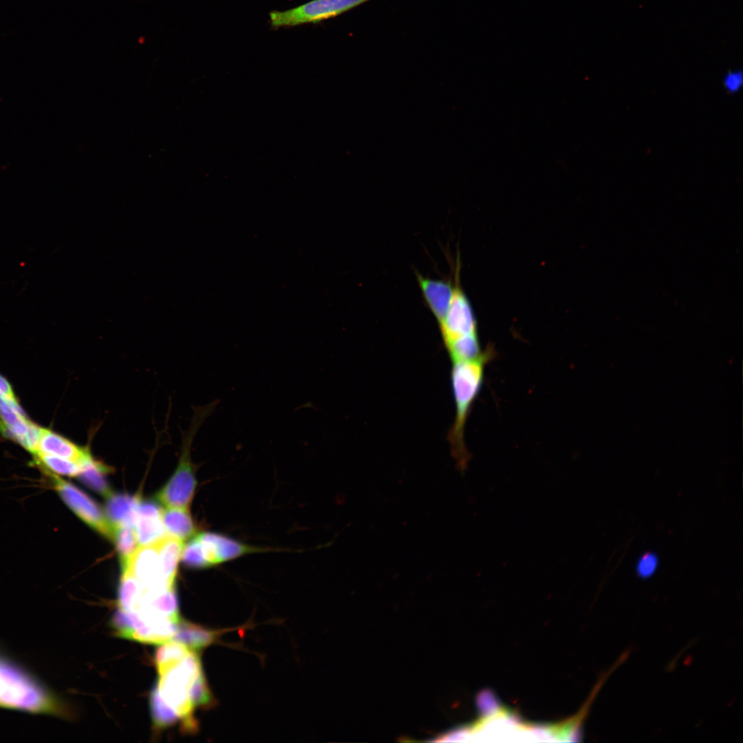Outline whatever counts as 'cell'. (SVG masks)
Wrapping results in <instances>:
<instances>
[{
  "instance_id": "1",
  "label": "cell",
  "mask_w": 743,
  "mask_h": 743,
  "mask_svg": "<svg viewBox=\"0 0 743 743\" xmlns=\"http://www.w3.org/2000/svg\"><path fill=\"white\" fill-rule=\"evenodd\" d=\"M155 664L158 680L154 689L177 715L186 731L196 729L193 711L196 707L208 704L211 694L196 652L175 640L155 652Z\"/></svg>"
},
{
  "instance_id": "2",
  "label": "cell",
  "mask_w": 743,
  "mask_h": 743,
  "mask_svg": "<svg viewBox=\"0 0 743 743\" xmlns=\"http://www.w3.org/2000/svg\"><path fill=\"white\" fill-rule=\"evenodd\" d=\"M493 349L488 347L474 359L453 362L451 376L455 417L448 440L453 456L461 465L467 462L469 457L464 438V427L482 385L485 366L493 357Z\"/></svg>"
},
{
  "instance_id": "3",
  "label": "cell",
  "mask_w": 743,
  "mask_h": 743,
  "mask_svg": "<svg viewBox=\"0 0 743 743\" xmlns=\"http://www.w3.org/2000/svg\"><path fill=\"white\" fill-rule=\"evenodd\" d=\"M219 402V400L217 399L194 408L189 427L183 434L181 455L177 468L156 495L158 502L166 507L190 508L197 485L195 475L197 466L191 459L193 442L201 426L214 413Z\"/></svg>"
},
{
  "instance_id": "4",
  "label": "cell",
  "mask_w": 743,
  "mask_h": 743,
  "mask_svg": "<svg viewBox=\"0 0 743 743\" xmlns=\"http://www.w3.org/2000/svg\"><path fill=\"white\" fill-rule=\"evenodd\" d=\"M0 707L61 713L59 703L27 672L0 657Z\"/></svg>"
},
{
  "instance_id": "5",
  "label": "cell",
  "mask_w": 743,
  "mask_h": 743,
  "mask_svg": "<svg viewBox=\"0 0 743 743\" xmlns=\"http://www.w3.org/2000/svg\"><path fill=\"white\" fill-rule=\"evenodd\" d=\"M270 551V548L252 546L225 534L204 531L196 533L184 544L181 561L188 568H211L252 554Z\"/></svg>"
},
{
  "instance_id": "6",
  "label": "cell",
  "mask_w": 743,
  "mask_h": 743,
  "mask_svg": "<svg viewBox=\"0 0 743 743\" xmlns=\"http://www.w3.org/2000/svg\"><path fill=\"white\" fill-rule=\"evenodd\" d=\"M371 0H312L294 8L270 12L273 28L316 23L337 17Z\"/></svg>"
},
{
  "instance_id": "7",
  "label": "cell",
  "mask_w": 743,
  "mask_h": 743,
  "mask_svg": "<svg viewBox=\"0 0 743 743\" xmlns=\"http://www.w3.org/2000/svg\"><path fill=\"white\" fill-rule=\"evenodd\" d=\"M53 484L65 503L85 523L112 541L114 527L99 506L72 484L52 475Z\"/></svg>"
},
{
  "instance_id": "8",
  "label": "cell",
  "mask_w": 743,
  "mask_h": 743,
  "mask_svg": "<svg viewBox=\"0 0 743 743\" xmlns=\"http://www.w3.org/2000/svg\"><path fill=\"white\" fill-rule=\"evenodd\" d=\"M439 325L444 345L463 336L477 333L471 305L457 280L447 313Z\"/></svg>"
},
{
  "instance_id": "9",
  "label": "cell",
  "mask_w": 743,
  "mask_h": 743,
  "mask_svg": "<svg viewBox=\"0 0 743 743\" xmlns=\"http://www.w3.org/2000/svg\"><path fill=\"white\" fill-rule=\"evenodd\" d=\"M127 570L147 590H160L175 586L167 584L161 575L157 543L139 546Z\"/></svg>"
},
{
  "instance_id": "10",
  "label": "cell",
  "mask_w": 743,
  "mask_h": 743,
  "mask_svg": "<svg viewBox=\"0 0 743 743\" xmlns=\"http://www.w3.org/2000/svg\"><path fill=\"white\" fill-rule=\"evenodd\" d=\"M162 510L154 501L140 502L134 528L139 546L156 544L166 536L161 518Z\"/></svg>"
},
{
  "instance_id": "11",
  "label": "cell",
  "mask_w": 743,
  "mask_h": 743,
  "mask_svg": "<svg viewBox=\"0 0 743 743\" xmlns=\"http://www.w3.org/2000/svg\"><path fill=\"white\" fill-rule=\"evenodd\" d=\"M416 277L425 302L438 323H440L449 308L454 286L450 281L424 277L419 273Z\"/></svg>"
},
{
  "instance_id": "12",
  "label": "cell",
  "mask_w": 743,
  "mask_h": 743,
  "mask_svg": "<svg viewBox=\"0 0 743 743\" xmlns=\"http://www.w3.org/2000/svg\"><path fill=\"white\" fill-rule=\"evenodd\" d=\"M88 449L80 447L65 437L45 428L40 427L34 455L46 454L80 462Z\"/></svg>"
},
{
  "instance_id": "13",
  "label": "cell",
  "mask_w": 743,
  "mask_h": 743,
  "mask_svg": "<svg viewBox=\"0 0 743 743\" xmlns=\"http://www.w3.org/2000/svg\"><path fill=\"white\" fill-rule=\"evenodd\" d=\"M106 498L105 515L113 526L135 528L141 502L140 497L112 493Z\"/></svg>"
},
{
  "instance_id": "14",
  "label": "cell",
  "mask_w": 743,
  "mask_h": 743,
  "mask_svg": "<svg viewBox=\"0 0 743 743\" xmlns=\"http://www.w3.org/2000/svg\"><path fill=\"white\" fill-rule=\"evenodd\" d=\"M161 518L166 535L182 542L197 533L189 508L166 507L162 510Z\"/></svg>"
},
{
  "instance_id": "15",
  "label": "cell",
  "mask_w": 743,
  "mask_h": 743,
  "mask_svg": "<svg viewBox=\"0 0 743 743\" xmlns=\"http://www.w3.org/2000/svg\"><path fill=\"white\" fill-rule=\"evenodd\" d=\"M79 463L81 471L78 477L82 482L105 497L113 493L105 477L110 471L109 467L96 461L89 450Z\"/></svg>"
},
{
  "instance_id": "16",
  "label": "cell",
  "mask_w": 743,
  "mask_h": 743,
  "mask_svg": "<svg viewBox=\"0 0 743 743\" xmlns=\"http://www.w3.org/2000/svg\"><path fill=\"white\" fill-rule=\"evenodd\" d=\"M183 546L184 542L168 535L157 543L161 575L169 585H175Z\"/></svg>"
},
{
  "instance_id": "17",
  "label": "cell",
  "mask_w": 743,
  "mask_h": 743,
  "mask_svg": "<svg viewBox=\"0 0 743 743\" xmlns=\"http://www.w3.org/2000/svg\"><path fill=\"white\" fill-rule=\"evenodd\" d=\"M217 633L206 629L197 625L180 621L177 632L173 640L186 645L190 649L197 652L209 645L215 640Z\"/></svg>"
},
{
  "instance_id": "18",
  "label": "cell",
  "mask_w": 743,
  "mask_h": 743,
  "mask_svg": "<svg viewBox=\"0 0 743 743\" xmlns=\"http://www.w3.org/2000/svg\"><path fill=\"white\" fill-rule=\"evenodd\" d=\"M144 590L143 584L128 570L122 571L118 591V610L126 612L133 610Z\"/></svg>"
},
{
  "instance_id": "19",
  "label": "cell",
  "mask_w": 743,
  "mask_h": 743,
  "mask_svg": "<svg viewBox=\"0 0 743 743\" xmlns=\"http://www.w3.org/2000/svg\"><path fill=\"white\" fill-rule=\"evenodd\" d=\"M114 527L112 541L115 543L122 572L128 569L132 557L139 548V544L133 528L128 526Z\"/></svg>"
},
{
  "instance_id": "20",
  "label": "cell",
  "mask_w": 743,
  "mask_h": 743,
  "mask_svg": "<svg viewBox=\"0 0 743 743\" xmlns=\"http://www.w3.org/2000/svg\"><path fill=\"white\" fill-rule=\"evenodd\" d=\"M445 347L453 362L474 359L482 353L477 333L457 338Z\"/></svg>"
},
{
  "instance_id": "21",
  "label": "cell",
  "mask_w": 743,
  "mask_h": 743,
  "mask_svg": "<svg viewBox=\"0 0 743 743\" xmlns=\"http://www.w3.org/2000/svg\"><path fill=\"white\" fill-rule=\"evenodd\" d=\"M35 457L45 468L54 474L76 477L81 471L78 462L46 454H36Z\"/></svg>"
},
{
  "instance_id": "22",
  "label": "cell",
  "mask_w": 743,
  "mask_h": 743,
  "mask_svg": "<svg viewBox=\"0 0 743 743\" xmlns=\"http://www.w3.org/2000/svg\"><path fill=\"white\" fill-rule=\"evenodd\" d=\"M150 709L154 725L159 729L171 726L179 720L176 713L163 702L154 689L150 696Z\"/></svg>"
},
{
  "instance_id": "23",
  "label": "cell",
  "mask_w": 743,
  "mask_h": 743,
  "mask_svg": "<svg viewBox=\"0 0 743 743\" xmlns=\"http://www.w3.org/2000/svg\"><path fill=\"white\" fill-rule=\"evenodd\" d=\"M658 560L654 554L647 552L643 554L638 561L636 572L640 578L647 579L651 577L656 570Z\"/></svg>"
},
{
  "instance_id": "24",
  "label": "cell",
  "mask_w": 743,
  "mask_h": 743,
  "mask_svg": "<svg viewBox=\"0 0 743 743\" xmlns=\"http://www.w3.org/2000/svg\"><path fill=\"white\" fill-rule=\"evenodd\" d=\"M723 83L728 92L736 93L743 84L742 72L740 70L728 72L724 77Z\"/></svg>"
},
{
  "instance_id": "25",
  "label": "cell",
  "mask_w": 743,
  "mask_h": 743,
  "mask_svg": "<svg viewBox=\"0 0 743 743\" xmlns=\"http://www.w3.org/2000/svg\"><path fill=\"white\" fill-rule=\"evenodd\" d=\"M0 390L10 400L17 402L13 389L8 380L0 375Z\"/></svg>"
}]
</instances>
